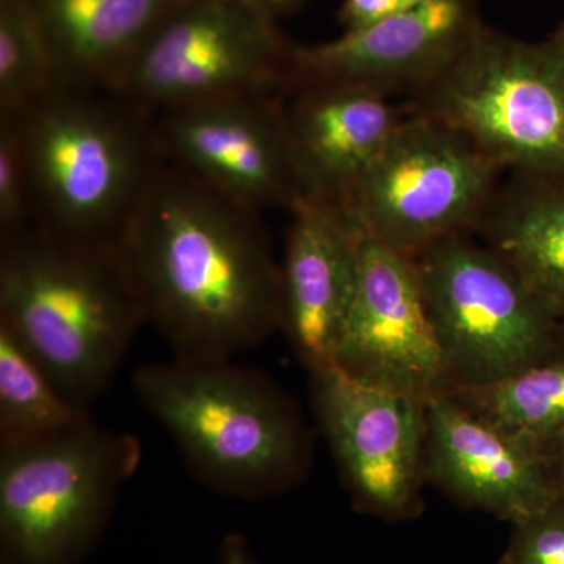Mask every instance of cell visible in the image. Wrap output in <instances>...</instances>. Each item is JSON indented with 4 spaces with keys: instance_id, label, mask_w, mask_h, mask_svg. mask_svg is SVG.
Instances as JSON below:
<instances>
[{
    "instance_id": "1",
    "label": "cell",
    "mask_w": 564,
    "mask_h": 564,
    "mask_svg": "<svg viewBox=\"0 0 564 564\" xmlns=\"http://www.w3.org/2000/svg\"><path fill=\"white\" fill-rule=\"evenodd\" d=\"M115 243L174 356L234 358L280 328V263L259 212L170 163Z\"/></svg>"
},
{
    "instance_id": "2",
    "label": "cell",
    "mask_w": 564,
    "mask_h": 564,
    "mask_svg": "<svg viewBox=\"0 0 564 564\" xmlns=\"http://www.w3.org/2000/svg\"><path fill=\"white\" fill-rule=\"evenodd\" d=\"M0 242V328L90 410L148 323L120 248L33 226Z\"/></svg>"
},
{
    "instance_id": "3",
    "label": "cell",
    "mask_w": 564,
    "mask_h": 564,
    "mask_svg": "<svg viewBox=\"0 0 564 564\" xmlns=\"http://www.w3.org/2000/svg\"><path fill=\"white\" fill-rule=\"evenodd\" d=\"M132 389L193 477L214 491L272 496L306 473L307 437L291 402L269 378L232 358L144 364L133 372Z\"/></svg>"
},
{
    "instance_id": "4",
    "label": "cell",
    "mask_w": 564,
    "mask_h": 564,
    "mask_svg": "<svg viewBox=\"0 0 564 564\" xmlns=\"http://www.w3.org/2000/svg\"><path fill=\"white\" fill-rule=\"evenodd\" d=\"M10 117L33 228L115 242L162 163L151 115L110 91L57 87Z\"/></svg>"
},
{
    "instance_id": "5",
    "label": "cell",
    "mask_w": 564,
    "mask_h": 564,
    "mask_svg": "<svg viewBox=\"0 0 564 564\" xmlns=\"http://www.w3.org/2000/svg\"><path fill=\"white\" fill-rule=\"evenodd\" d=\"M140 463L135 436L93 419L43 440L0 445L2 564L79 562Z\"/></svg>"
},
{
    "instance_id": "6",
    "label": "cell",
    "mask_w": 564,
    "mask_h": 564,
    "mask_svg": "<svg viewBox=\"0 0 564 564\" xmlns=\"http://www.w3.org/2000/svg\"><path fill=\"white\" fill-rule=\"evenodd\" d=\"M423 91V115L463 133L500 166L564 182V69L549 41L477 31Z\"/></svg>"
},
{
    "instance_id": "7",
    "label": "cell",
    "mask_w": 564,
    "mask_h": 564,
    "mask_svg": "<svg viewBox=\"0 0 564 564\" xmlns=\"http://www.w3.org/2000/svg\"><path fill=\"white\" fill-rule=\"evenodd\" d=\"M413 259L456 386L494 383L543 362L563 337L547 304L496 250L454 236Z\"/></svg>"
},
{
    "instance_id": "8",
    "label": "cell",
    "mask_w": 564,
    "mask_h": 564,
    "mask_svg": "<svg viewBox=\"0 0 564 564\" xmlns=\"http://www.w3.org/2000/svg\"><path fill=\"white\" fill-rule=\"evenodd\" d=\"M291 51L274 21L239 0H177L110 93L154 115L240 93L291 90Z\"/></svg>"
},
{
    "instance_id": "9",
    "label": "cell",
    "mask_w": 564,
    "mask_h": 564,
    "mask_svg": "<svg viewBox=\"0 0 564 564\" xmlns=\"http://www.w3.org/2000/svg\"><path fill=\"white\" fill-rule=\"evenodd\" d=\"M499 163L429 115L403 120L345 203L362 236L421 254L484 210Z\"/></svg>"
},
{
    "instance_id": "10",
    "label": "cell",
    "mask_w": 564,
    "mask_h": 564,
    "mask_svg": "<svg viewBox=\"0 0 564 564\" xmlns=\"http://www.w3.org/2000/svg\"><path fill=\"white\" fill-rule=\"evenodd\" d=\"M162 161L256 212L306 199L282 93H240L151 115Z\"/></svg>"
},
{
    "instance_id": "11",
    "label": "cell",
    "mask_w": 564,
    "mask_h": 564,
    "mask_svg": "<svg viewBox=\"0 0 564 564\" xmlns=\"http://www.w3.org/2000/svg\"><path fill=\"white\" fill-rule=\"evenodd\" d=\"M313 380L323 432L356 499L375 513H406L421 484L429 397L366 384L334 366Z\"/></svg>"
},
{
    "instance_id": "12",
    "label": "cell",
    "mask_w": 564,
    "mask_h": 564,
    "mask_svg": "<svg viewBox=\"0 0 564 564\" xmlns=\"http://www.w3.org/2000/svg\"><path fill=\"white\" fill-rule=\"evenodd\" d=\"M333 366L389 391L440 392L447 367L411 256L362 236L358 293Z\"/></svg>"
},
{
    "instance_id": "13",
    "label": "cell",
    "mask_w": 564,
    "mask_h": 564,
    "mask_svg": "<svg viewBox=\"0 0 564 564\" xmlns=\"http://www.w3.org/2000/svg\"><path fill=\"white\" fill-rule=\"evenodd\" d=\"M477 25L470 0H423L413 10L332 41L292 46V88L356 85L384 95L429 87L462 54Z\"/></svg>"
},
{
    "instance_id": "14",
    "label": "cell",
    "mask_w": 564,
    "mask_h": 564,
    "mask_svg": "<svg viewBox=\"0 0 564 564\" xmlns=\"http://www.w3.org/2000/svg\"><path fill=\"white\" fill-rule=\"evenodd\" d=\"M291 214L280 263V328L314 372L333 366L350 317L362 234L339 204L306 198Z\"/></svg>"
},
{
    "instance_id": "15",
    "label": "cell",
    "mask_w": 564,
    "mask_h": 564,
    "mask_svg": "<svg viewBox=\"0 0 564 564\" xmlns=\"http://www.w3.org/2000/svg\"><path fill=\"white\" fill-rule=\"evenodd\" d=\"M426 473L463 503L519 524L560 494L549 456L516 443L454 395L426 399Z\"/></svg>"
},
{
    "instance_id": "16",
    "label": "cell",
    "mask_w": 564,
    "mask_h": 564,
    "mask_svg": "<svg viewBox=\"0 0 564 564\" xmlns=\"http://www.w3.org/2000/svg\"><path fill=\"white\" fill-rule=\"evenodd\" d=\"M293 91L285 122L306 196L345 206L403 118L373 88L315 85Z\"/></svg>"
},
{
    "instance_id": "17",
    "label": "cell",
    "mask_w": 564,
    "mask_h": 564,
    "mask_svg": "<svg viewBox=\"0 0 564 564\" xmlns=\"http://www.w3.org/2000/svg\"><path fill=\"white\" fill-rule=\"evenodd\" d=\"M61 87L110 91L177 0H33Z\"/></svg>"
},
{
    "instance_id": "18",
    "label": "cell",
    "mask_w": 564,
    "mask_h": 564,
    "mask_svg": "<svg viewBox=\"0 0 564 564\" xmlns=\"http://www.w3.org/2000/svg\"><path fill=\"white\" fill-rule=\"evenodd\" d=\"M491 239L564 328V182L524 177L494 217Z\"/></svg>"
},
{
    "instance_id": "19",
    "label": "cell",
    "mask_w": 564,
    "mask_h": 564,
    "mask_svg": "<svg viewBox=\"0 0 564 564\" xmlns=\"http://www.w3.org/2000/svg\"><path fill=\"white\" fill-rule=\"evenodd\" d=\"M456 400L516 443L543 452L564 441V359H545L488 384L456 386Z\"/></svg>"
},
{
    "instance_id": "20",
    "label": "cell",
    "mask_w": 564,
    "mask_h": 564,
    "mask_svg": "<svg viewBox=\"0 0 564 564\" xmlns=\"http://www.w3.org/2000/svg\"><path fill=\"white\" fill-rule=\"evenodd\" d=\"M90 419V410L69 402L29 352L0 328V445L43 440Z\"/></svg>"
},
{
    "instance_id": "21",
    "label": "cell",
    "mask_w": 564,
    "mask_h": 564,
    "mask_svg": "<svg viewBox=\"0 0 564 564\" xmlns=\"http://www.w3.org/2000/svg\"><path fill=\"white\" fill-rule=\"evenodd\" d=\"M58 84L50 36L33 0H0V115H14Z\"/></svg>"
},
{
    "instance_id": "22",
    "label": "cell",
    "mask_w": 564,
    "mask_h": 564,
    "mask_svg": "<svg viewBox=\"0 0 564 564\" xmlns=\"http://www.w3.org/2000/svg\"><path fill=\"white\" fill-rule=\"evenodd\" d=\"M31 226L28 173L17 122L10 115H0V240Z\"/></svg>"
},
{
    "instance_id": "23",
    "label": "cell",
    "mask_w": 564,
    "mask_h": 564,
    "mask_svg": "<svg viewBox=\"0 0 564 564\" xmlns=\"http://www.w3.org/2000/svg\"><path fill=\"white\" fill-rule=\"evenodd\" d=\"M516 564H564V494L547 507L516 524L511 544Z\"/></svg>"
},
{
    "instance_id": "24",
    "label": "cell",
    "mask_w": 564,
    "mask_h": 564,
    "mask_svg": "<svg viewBox=\"0 0 564 564\" xmlns=\"http://www.w3.org/2000/svg\"><path fill=\"white\" fill-rule=\"evenodd\" d=\"M422 2L423 0H344L339 20L345 31H356L406 13Z\"/></svg>"
},
{
    "instance_id": "25",
    "label": "cell",
    "mask_w": 564,
    "mask_h": 564,
    "mask_svg": "<svg viewBox=\"0 0 564 564\" xmlns=\"http://www.w3.org/2000/svg\"><path fill=\"white\" fill-rule=\"evenodd\" d=\"M218 564H258L252 556L247 540L240 534L231 533L223 538Z\"/></svg>"
},
{
    "instance_id": "26",
    "label": "cell",
    "mask_w": 564,
    "mask_h": 564,
    "mask_svg": "<svg viewBox=\"0 0 564 564\" xmlns=\"http://www.w3.org/2000/svg\"><path fill=\"white\" fill-rule=\"evenodd\" d=\"M239 2L256 13L276 21L284 14L293 13L302 6L303 0H239Z\"/></svg>"
},
{
    "instance_id": "27",
    "label": "cell",
    "mask_w": 564,
    "mask_h": 564,
    "mask_svg": "<svg viewBox=\"0 0 564 564\" xmlns=\"http://www.w3.org/2000/svg\"><path fill=\"white\" fill-rule=\"evenodd\" d=\"M549 462H551L552 473H554L556 486L564 494V441L555 445L547 452Z\"/></svg>"
},
{
    "instance_id": "28",
    "label": "cell",
    "mask_w": 564,
    "mask_h": 564,
    "mask_svg": "<svg viewBox=\"0 0 564 564\" xmlns=\"http://www.w3.org/2000/svg\"><path fill=\"white\" fill-rule=\"evenodd\" d=\"M549 43H551L552 47H554L556 57H558V61L562 63L564 69V22L562 25H560L558 31L554 33V36L549 40Z\"/></svg>"
},
{
    "instance_id": "29",
    "label": "cell",
    "mask_w": 564,
    "mask_h": 564,
    "mask_svg": "<svg viewBox=\"0 0 564 564\" xmlns=\"http://www.w3.org/2000/svg\"><path fill=\"white\" fill-rule=\"evenodd\" d=\"M499 564H516V563L513 562V558H511L510 554H507L503 556L502 562H500Z\"/></svg>"
},
{
    "instance_id": "30",
    "label": "cell",
    "mask_w": 564,
    "mask_h": 564,
    "mask_svg": "<svg viewBox=\"0 0 564 564\" xmlns=\"http://www.w3.org/2000/svg\"><path fill=\"white\" fill-rule=\"evenodd\" d=\"M563 340H564V328H563Z\"/></svg>"
}]
</instances>
